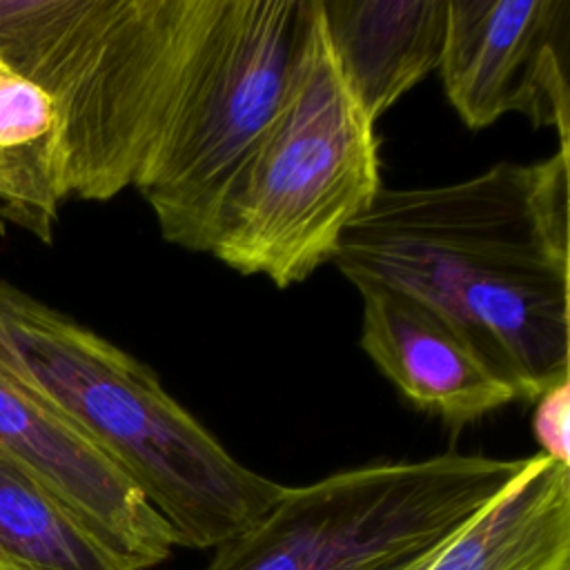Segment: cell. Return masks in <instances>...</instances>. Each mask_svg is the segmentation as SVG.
<instances>
[{"label": "cell", "mask_w": 570, "mask_h": 570, "mask_svg": "<svg viewBox=\"0 0 570 570\" xmlns=\"http://www.w3.org/2000/svg\"><path fill=\"white\" fill-rule=\"evenodd\" d=\"M0 374L107 454L169 523L176 546L218 548L285 488L232 456L145 363L4 281Z\"/></svg>", "instance_id": "7a4b0ae2"}, {"label": "cell", "mask_w": 570, "mask_h": 570, "mask_svg": "<svg viewBox=\"0 0 570 570\" xmlns=\"http://www.w3.org/2000/svg\"><path fill=\"white\" fill-rule=\"evenodd\" d=\"M356 289L363 301L358 345L412 405L459 430L519 401L514 387L430 305L381 283Z\"/></svg>", "instance_id": "9c48e42d"}, {"label": "cell", "mask_w": 570, "mask_h": 570, "mask_svg": "<svg viewBox=\"0 0 570 570\" xmlns=\"http://www.w3.org/2000/svg\"><path fill=\"white\" fill-rule=\"evenodd\" d=\"M528 459L448 452L285 485L254 525L214 548L205 570H385L450 539Z\"/></svg>", "instance_id": "8992f818"}, {"label": "cell", "mask_w": 570, "mask_h": 570, "mask_svg": "<svg viewBox=\"0 0 570 570\" xmlns=\"http://www.w3.org/2000/svg\"><path fill=\"white\" fill-rule=\"evenodd\" d=\"M532 414V434L539 454L570 465V443H568V425H570V381H563L534 401Z\"/></svg>", "instance_id": "5bb4252c"}, {"label": "cell", "mask_w": 570, "mask_h": 570, "mask_svg": "<svg viewBox=\"0 0 570 570\" xmlns=\"http://www.w3.org/2000/svg\"><path fill=\"white\" fill-rule=\"evenodd\" d=\"M223 0H0V53L53 102L69 196L134 187Z\"/></svg>", "instance_id": "3957f363"}, {"label": "cell", "mask_w": 570, "mask_h": 570, "mask_svg": "<svg viewBox=\"0 0 570 570\" xmlns=\"http://www.w3.org/2000/svg\"><path fill=\"white\" fill-rule=\"evenodd\" d=\"M0 570H140L0 459Z\"/></svg>", "instance_id": "4fadbf2b"}, {"label": "cell", "mask_w": 570, "mask_h": 570, "mask_svg": "<svg viewBox=\"0 0 570 570\" xmlns=\"http://www.w3.org/2000/svg\"><path fill=\"white\" fill-rule=\"evenodd\" d=\"M67 198L56 107L0 53V207L11 223L51 243Z\"/></svg>", "instance_id": "7c38bea8"}, {"label": "cell", "mask_w": 570, "mask_h": 570, "mask_svg": "<svg viewBox=\"0 0 570 570\" xmlns=\"http://www.w3.org/2000/svg\"><path fill=\"white\" fill-rule=\"evenodd\" d=\"M423 570H570V465L530 456Z\"/></svg>", "instance_id": "8fae6325"}, {"label": "cell", "mask_w": 570, "mask_h": 570, "mask_svg": "<svg viewBox=\"0 0 570 570\" xmlns=\"http://www.w3.org/2000/svg\"><path fill=\"white\" fill-rule=\"evenodd\" d=\"M439 548V546H436ZM436 548H432V550H428V552H423V554H416V557H412V559H407V561H401V563H396V566H390V568H385V570H423L425 566H428V561L432 559V554L436 552Z\"/></svg>", "instance_id": "9a60e30c"}, {"label": "cell", "mask_w": 570, "mask_h": 570, "mask_svg": "<svg viewBox=\"0 0 570 570\" xmlns=\"http://www.w3.org/2000/svg\"><path fill=\"white\" fill-rule=\"evenodd\" d=\"M316 0H223L134 187L160 236L207 254L289 94Z\"/></svg>", "instance_id": "5b68a950"}, {"label": "cell", "mask_w": 570, "mask_h": 570, "mask_svg": "<svg viewBox=\"0 0 570 570\" xmlns=\"http://www.w3.org/2000/svg\"><path fill=\"white\" fill-rule=\"evenodd\" d=\"M0 459L31 476L116 554L140 570L176 537L129 476L76 425L0 374Z\"/></svg>", "instance_id": "ba28073f"}, {"label": "cell", "mask_w": 570, "mask_h": 570, "mask_svg": "<svg viewBox=\"0 0 570 570\" xmlns=\"http://www.w3.org/2000/svg\"><path fill=\"white\" fill-rule=\"evenodd\" d=\"M345 85L376 122L439 69L448 0H318Z\"/></svg>", "instance_id": "30bf717a"}, {"label": "cell", "mask_w": 570, "mask_h": 570, "mask_svg": "<svg viewBox=\"0 0 570 570\" xmlns=\"http://www.w3.org/2000/svg\"><path fill=\"white\" fill-rule=\"evenodd\" d=\"M374 125L341 76L316 0L285 105L207 254L278 289L332 263L383 189Z\"/></svg>", "instance_id": "277c9868"}, {"label": "cell", "mask_w": 570, "mask_h": 570, "mask_svg": "<svg viewBox=\"0 0 570 570\" xmlns=\"http://www.w3.org/2000/svg\"><path fill=\"white\" fill-rule=\"evenodd\" d=\"M332 263L430 305L519 401L570 381V151L381 189Z\"/></svg>", "instance_id": "6da1fadb"}, {"label": "cell", "mask_w": 570, "mask_h": 570, "mask_svg": "<svg viewBox=\"0 0 570 570\" xmlns=\"http://www.w3.org/2000/svg\"><path fill=\"white\" fill-rule=\"evenodd\" d=\"M568 51L570 0H448L436 71L470 129L523 114L570 151Z\"/></svg>", "instance_id": "52a82bcc"}]
</instances>
